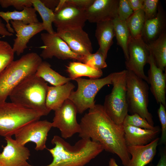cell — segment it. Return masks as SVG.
<instances>
[{
    "label": "cell",
    "instance_id": "obj_1",
    "mask_svg": "<svg viewBox=\"0 0 166 166\" xmlns=\"http://www.w3.org/2000/svg\"><path fill=\"white\" fill-rule=\"evenodd\" d=\"M81 138L89 139L99 143L104 150L117 155L124 166L130 158L127 151L123 125L116 124L105 112L103 105L95 104L89 109L79 123Z\"/></svg>",
    "mask_w": 166,
    "mask_h": 166
},
{
    "label": "cell",
    "instance_id": "obj_2",
    "mask_svg": "<svg viewBox=\"0 0 166 166\" xmlns=\"http://www.w3.org/2000/svg\"><path fill=\"white\" fill-rule=\"evenodd\" d=\"M51 143L54 147L47 149L53 157V160L43 166H85L104 150L99 143L89 139L81 138L72 145L56 135ZM26 166H35L28 163Z\"/></svg>",
    "mask_w": 166,
    "mask_h": 166
},
{
    "label": "cell",
    "instance_id": "obj_3",
    "mask_svg": "<svg viewBox=\"0 0 166 166\" xmlns=\"http://www.w3.org/2000/svg\"><path fill=\"white\" fill-rule=\"evenodd\" d=\"M48 87L45 81L34 74L15 87L9 97L11 102L36 111L42 116H46L51 111L46 105Z\"/></svg>",
    "mask_w": 166,
    "mask_h": 166
},
{
    "label": "cell",
    "instance_id": "obj_4",
    "mask_svg": "<svg viewBox=\"0 0 166 166\" xmlns=\"http://www.w3.org/2000/svg\"><path fill=\"white\" fill-rule=\"evenodd\" d=\"M35 52L28 53L13 60L0 74V104L3 103L13 89L29 76L35 74L42 62Z\"/></svg>",
    "mask_w": 166,
    "mask_h": 166
},
{
    "label": "cell",
    "instance_id": "obj_5",
    "mask_svg": "<svg viewBox=\"0 0 166 166\" xmlns=\"http://www.w3.org/2000/svg\"><path fill=\"white\" fill-rule=\"evenodd\" d=\"M42 116L36 111L11 102L0 104V136L12 137L24 126Z\"/></svg>",
    "mask_w": 166,
    "mask_h": 166
},
{
    "label": "cell",
    "instance_id": "obj_6",
    "mask_svg": "<svg viewBox=\"0 0 166 166\" xmlns=\"http://www.w3.org/2000/svg\"><path fill=\"white\" fill-rule=\"evenodd\" d=\"M127 72L124 70L113 73V87L111 92L106 96L103 105L108 115L119 125H122L128 112L126 98Z\"/></svg>",
    "mask_w": 166,
    "mask_h": 166
},
{
    "label": "cell",
    "instance_id": "obj_7",
    "mask_svg": "<svg viewBox=\"0 0 166 166\" xmlns=\"http://www.w3.org/2000/svg\"><path fill=\"white\" fill-rule=\"evenodd\" d=\"M149 86L148 83L131 71L126 79V98L128 111L137 113L154 126L152 117L148 110Z\"/></svg>",
    "mask_w": 166,
    "mask_h": 166
},
{
    "label": "cell",
    "instance_id": "obj_8",
    "mask_svg": "<svg viewBox=\"0 0 166 166\" xmlns=\"http://www.w3.org/2000/svg\"><path fill=\"white\" fill-rule=\"evenodd\" d=\"M113 76V73L101 78L86 79L79 77L74 80L77 83V89L71 92L68 99L74 104L77 113L81 114L87 109L94 107L97 93L104 86L112 84Z\"/></svg>",
    "mask_w": 166,
    "mask_h": 166
},
{
    "label": "cell",
    "instance_id": "obj_9",
    "mask_svg": "<svg viewBox=\"0 0 166 166\" xmlns=\"http://www.w3.org/2000/svg\"><path fill=\"white\" fill-rule=\"evenodd\" d=\"M53 127L52 122L45 120L31 122L22 127L14 135L15 140L20 144L25 145L31 142L36 144V151L46 148L48 133Z\"/></svg>",
    "mask_w": 166,
    "mask_h": 166
},
{
    "label": "cell",
    "instance_id": "obj_10",
    "mask_svg": "<svg viewBox=\"0 0 166 166\" xmlns=\"http://www.w3.org/2000/svg\"><path fill=\"white\" fill-rule=\"evenodd\" d=\"M54 112L52 127L59 129L62 138L67 139L79 133L80 126L77 119V110L71 101L66 100Z\"/></svg>",
    "mask_w": 166,
    "mask_h": 166
},
{
    "label": "cell",
    "instance_id": "obj_11",
    "mask_svg": "<svg viewBox=\"0 0 166 166\" xmlns=\"http://www.w3.org/2000/svg\"><path fill=\"white\" fill-rule=\"evenodd\" d=\"M128 59L125 61L126 70L130 71L147 83L148 78L144 72L145 65L148 63L150 52L147 45L142 37H130L128 44Z\"/></svg>",
    "mask_w": 166,
    "mask_h": 166
},
{
    "label": "cell",
    "instance_id": "obj_12",
    "mask_svg": "<svg viewBox=\"0 0 166 166\" xmlns=\"http://www.w3.org/2000/svg\"><path fill=\"white\" fill-rule=\"evenodd\" d=\"M41 38L43 45L40 56L45 59L53 57L62 60L73 59L81 62L82 56L73 52L67 43L61 38L56 32L50 34L42 33Z\"/></svg>",
    "mask_w": 166,
    "mask_h": 166
},
{
    "label": "cell",
    "instance_id": "obj_13",
    "mask_svg": "<svg viewBox=\"0 0 166 166\" xmlns=\"http://www.w3.org/2000/svg\"><path fill=\"white\" fill-rule=\"evenodd\" d=\"M53 23L57 28H83L87 20L85 10L60 0L54 11Z\"/></svg>",
    "mask_w": 166,
    "mask_h": 166
},
{
    "label": "cell",
    "instance_id": "obj_14",
    "mask_svg": "<svg viewBox=\"0 0 166 166\" xmlns=\"http://www.w3.org/2000/svg\"><path fill=\"white\" fill-rule=\"evenodd\" d=\"M81 27L57 28V34L75 53L83 56L92 53L93 48L88 34Z\"/></svg>",
    "mask_w": 166,
    "mask_h": 166
},
{
    "label": "cell",
    "instance_id": "obj_15",
    "mask_svg": "<svg viewBox=\"0 0 166 166\" xmlns=\"http://www.w3.org/2000/svg\"><path fill=\"white\" fill-rule=\"evenodd\" d=\"M5 139L6 145L0 153V166H26L30 156L28 148L19 144L12 137Z\"/></svg>",
    "mask_w": 166,
    "mask_h": 166
},
{
    "label": "cell",
    "instance_id": "obj_16",
    "mask_svg": "<svg viewBox=\"0 0 166 166\" xmlns=\"http://www.w3.org/2000/svg\"><path fill=\"white\" fill-rule=\"evenodd\" d=\"M10 22L16 33L12 48L17 56L22 53L27 48V43L32 37L44 30L42 23L39 22L28 24L18 21L11 20Z\"/></svg>",
    "mask_w": 166,
    "mask_h": 166
},
{
    "label": "cell",
    "instance_id": "obj_17",
    "mask_svg": "<svg viewBox=\"0 0 166 166\" xmlns=\"http://www.w3.org/2000/svg\"><path fill=\"white\" fill-rule=\"evenodd\" d=\"M119 0H94L86 10L87 20L96 23L118 17Z\"/></svg>",
    "mask_w": 166,
    "mask_h": 166
},
{
    "label": "cell",
    "instance_id": "obj_18",
    "mask_svg": "<svg viewBox=\"0 0 166 166\" xmlns=\"http://www.w3.org/2000/svg\"><path fill=\"white\" fill-rule=\"evenodd\" d=\"M148 64L150 68L147 77L150 89L157 103H161L166 107V72L157 67L150 53Z\"/></svg>",
    "mask_w": 166,
    "mask_h": 166
},
{
    "label": "cell",
    "instance_id": "obj_19",
    "mask_svg": "<svg viewBox=\"0 0 166 166\" xmlns=\"http://www.w3.org/2000/svg\"><path fill=\"white\" fill-rule=\"evenodd\" d=\"M159 140L157 137L146 145L127 146L132 157L127 166H145L151 162L156 154Z\"/></svg>",
    "mask_w": 166,
    "mask_h": 166
},
{
    "label": "cell",
    "instance_id": "obj_20",
    "mask_svg": "<svg viewBox=\"0 0 166 166\" xmlns=\"http://www.w3.org/2000/svg\"><path fill=\"white\" fill-rule=\"evenodd\" d=\"M166 26L165 13L159 3L156 15L153 18L145 21L142 38L147 44H150L166 31Z\"/></svg>",
    "mask_w": 166,
    "mask_h": 166
},
{
    "label": "cell",
    "instance_id": "obj_21",
    "mask_svg": "<svg viewBox=\"0 0 166 166\" xmlns=\"http://www.w3.org/2000/svg\"><path fill=\"white\" fill-rule=\"evenodd\" d=\"M123 126L127 146L146 145L154 139L160 131L159 128L151 130L131 125Z\"/></svg>",
    "mask_w": 166,
    "mask_h": 166
},
{
    "label": "cell",
    "instance_id": "obj_22",
    "mask_svg": "<svg viewBox=\"0 0 166 166\" xmlns=\"http://www.w3.org/2000/svg\"><path fill=\"white\" fill-rule=\"evenodd\" d=\"M75 87L70 81L58 86H48L46 98L47 108L50 111L59 108L68 99Z\"/></svg>",
    "mask_w": 166,
    "mask_h": 166
},
{
    "label": "cell",
    "instance_id": "obj_23",
    "mask_svg": "<svg viewBox=\"0 0 166 166\" xmlns=\"http://www.w3.org/2000/svg\"><path fill=\"white\" fill-rule=\"evenodd\" d=\"M96 24L95 36L99 46L98 50L106 58L115 36L112 20L105 21Z\"/></svg>",
    "mask_w": 166,
    "mask_h": 166
},
{
    "label": "cell",
    "instance_id": "obj_24",
    "mask_svg": "<svg viewBox=\"0 0 166 166\" xmlns=\"http://www.w3.org/2000/svg\"><path fill=\"white\" fill-rule=\"evenodd\" d=\"M36 12L32 7H25L21 11L5 12L0 10V17L6 22V26L8 30L13 34L14 31L10 24V21H21L26 24L38 22Z\"/></svg>",
    "mask_w": 166,
    "mask_h": 166
},
{
    "label": "cell",
    "instance_id": "obj_25",
    "mask_svg": "<svg viewBox=\"0 0 166 166\" xmlns=\"http://www.w3.org/2000/svg\"><path fill=\"white\" fill-rule=\"evenodd\" d=\"M147 45L156 65L166 72V31L154 41Z\"/></svg>",
    "mask_w": 166,
    "mask_h": 166
},
{
    "label": "cell",
    "instance_id": "obj_26",
    "mask_svg": "<svg viewBox=\"0 0 166 166\" xmlns=\"http://www.w3.org/2000/svg\"><path fill=\"white\" fill-rule=\"evenodd\" d=\"M66 67V71L72 80L82 76L88 77L90 79L99 78L103 74L101 70L94 69L79 61L71 62Z\"/></svg>",
    "mask_w": 166,
    "mask_h": 166
},
{
    "label": "cell",
    "instance_id": "obj_27",
    "mask_svg": "<svg viewBox=\"0 0 166 166\" xmlns=\"http://www.w3.org/2000/svg\"><path fill=\"white\" fill-rule=\"evenodd\" d=\"M35 74L53 86L62 85L72 80L69 77L63 76L53 70L50 65L45 61H42L40 64Z\"/></svg>",
    "mask_w": 166,
    "mask_h": 166
},
{
    "label": "cell",
    "instance_id": "obj_28",
    "mask_svg": "<svg viewBox=\"0 0 166 166\" xmlns=\"http://www.w3.org/2000/svg\"><path fill=\"white\" fill-rule=\"evenodd\" d=\"M112 22L117 44L121 48L127 61L129 57L128 44L131 36L126 21L121 20L117 17Z\"/></svg>",
    "mask_w": 166,
    "mask_h": 166
},
{
    "label": "cell",
    "instance_id": "obj_29",
    "mask_svg": "<svg viewBox=\"0 0 166 166\" xmlns=\"http://www.w3.org/2000/svg\"><path fill=\"white\" fill-rule=\"evenodd\" d=\"M33 8L38 12L42 20L44 30L47 33L53 34L55 32L52 27L55 21L54 11L46 7L40 0H30Z\"/></svg>",
    "mask_w": 166,
    "mask_h": 166
},
{
    "label": "cell",
    "instance_id": "obj_30",
    "mask_svg": "<svg viewBox=\"0 0 166 166\" xmlns=\"http://www.w3.org/2000/svg\"><path fill=\"white\" fill-rule=\"evenodd\" d=\"M145 21L144 14L142 9L134 12L126 20L131 38H138L142 37Z\"/></svg>",
    "mask_w": 166,
    "mask_h": 166
},
{
    "label": "cell",
    "instance_id": "obj_31",
    "mask_svg": "<svg viewBox=\"0 0 166 166\" xmlns=\"http://www.w3.org/2000/svg\"><path fill=\"white\" fill-rule=\"evenodd\" d=\"M14 53L9 43L0 40V74L14 60Z\"/></svg>",
    "mask_w": 166,
    "mask_h": 166
},
{
    "label": "cell",
    "instance_id": "obj_32",
    "mask_svg": "<svg viewBox=\"0 0 166 166\" xmlns=\"http://www.w3.org/2000/svg\"><path fill=\"white\" fill-rule=\"evenodd\" d=\"M106 58L98 49L95 53H90L82 56L81 62L95 69L101 70L107 67Z\"/></svg>",
    "mask_w": 166,
    "mask_h": 166
},
{
    "label": "cell",
    "instance_id": "obj_33",
    "mask_svg": "<svg viewBox=\"0 0 166 166\" xmlns=\"http://www.w3.org/2000/svg\"><path fill=\"white\" fill-rule=\"evenodd\" d=\"M122 125L123 126L131 125L151 130H155L159 128L151 125L146 120L137 113L132 115L127 114L124 120Z\"/></svg>",
    "mask_w": 166,
    "mask_h": 166
},
{
    "label": "cell",
    "instance_id": "obj_34",
    "mask_svg": "<svg viewBox=\"0 0 166 166\" xmlns=\"http://www.w3.org/2000/svg\"><path fill=\"white\" fill-rule=\"evenodd\" d=\"M160 1L159 0H144L142 10L145 20L154 17L158 12Z\"/></svg>",
    "mask_w": 166,
    "mask_h": 166
},
{
    "label": "cell",
    "instance_id": "obj_35",
    "mask_svg": "<svg viewBox=\"0 0 166 166\" xmlns=\"http://www.w3.org/2000/svg\"><path fill=\"white\" fill-rule=\"evenodd\" d=\"M0 5L3 8L12 6L18 11L22 10L25 7L32 6L30 0H0Z\"/></svg>",
    "mask_w": 166,
    "mask_h": 166
},
{
    "label": "cell",
    "instance_id": "obj_36",
    "mask_svg": "<svg viewBox=\"0 0 166 166\" xmlns=\"http://www.w3.org/2000/svg\"><path fill=\"white\" fill-rule=\"evenodd\" d=\"M128 0H119L117 8V16L120 20L126 21L133 13Z\"/></svg>",
    "mask_w": 166,
    "mask_h": 166
},
{
    "label": "cell",
    "instance_id": "obj_37",
    "mask_svg": "<svg viewBox=\"0 0 166 166\" xmlns=\"http://www.w3.org/2000/svg\"><path fill=\"white\" fill-rule=\"evenodd\" d=\"M159 104L160 106L157 110V113L161 126L160 141L162 143L165 144L166 142V107L161 103Z\"/></svg>",
    "mask_w": 166,
    "mask_h": 166
},
{
    "label": "cell",
    "instance_id": "obj_38",
    "mask_svg": "<svg viewBox=\"0 0 166 166\" xmlns=\"http://www.w3.org/2000/svg\"><path fill=\"white\" fill-rule=\"evenodd\" d=\"M94 0H65V2L80 9L86 10Z\"/></svg>",
    "mask_w": 166,
    "mask_h": 166
},
{
    "label": "cell",
    "instance_id": "obj_39",
    "mask_svg": "<svg viewBox=\"0 0 166 166\" xmlns=\"http://www.w3.org/2000/svg\"><path fill=\"white\" fill-rule=\"evenodd\" d=\"M144 0H128V3L133 12L142 9Z\"/></svg>",
    "mask_w": 166,
    "mask_h": 166
},
{
    "label": "cell",
    "instance_id": "obj_40",
    "mask_svg": "<svg viewBox=\"0 0 166 166\" xmlns=\"http://www.w3.org/2000/svg\"><path fill=\"white\" fill-rule=\"evenodd\" d=\"M41 1L46 7L53 11H54L59 2V0H43Z\"/></svg>",
    "mask_w": 166,
    "mask_h": 166
},
{
    "label": "cell",
    "instance_id": "obj_41",
    "mask_svg": "<svg viewBox=\"0 0 166 166\" xmlns=\"http://www.w3.org/2000/svg\"><path fill=\"white\" fill-rule=\"evenodd\" d=\"M13 34L10 32L7 29L6 25L2 22L0 17V35L4 37H10Z\"/></svg>",
    "mask_w": 166,
    "mask_h": 166
},
{
    "label": "cell",
    "instance_id": "obj_42",
    "mask_svg": "<svg viewBox=\"0 0 166 166\" xmlns=\"http://www.w3.org/2000/svg\"><path fill=\"white\" fill-rule=\"evenodd\" d=\"M156 166H166V152L163 153L161 155L160 160Z\"/></svg>",
    "mask_w": 166,
    "mask_h": 166
},
{
    "label": "cell",
    "instance_id": "obj_43",
    "mask_svg": "<svg viewBox=\"0 0 166 166\" xmlns=\"http://www.w3.org/2000/svg\"><path fill=\"white\" fill-rule=\"evenodd\" d=\"M108 166H119L117 164L115 160L113 158H111L109 162Z\"/></svg>",
    "mask_w": 166,
    "mask_h": 166
}]
</instances>
